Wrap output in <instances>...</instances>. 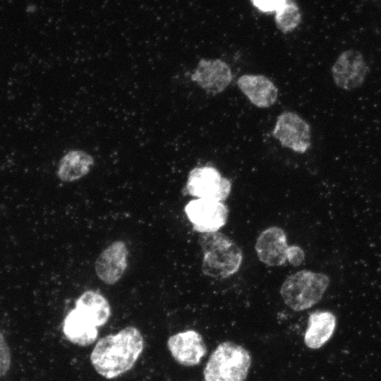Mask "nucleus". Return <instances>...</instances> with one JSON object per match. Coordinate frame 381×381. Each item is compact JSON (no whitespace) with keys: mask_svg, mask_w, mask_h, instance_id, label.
<instances>
[{"mask_svg":"<svg viewBox=\"0 0 381 381\" xmlns=\"http://www.w3.org/2000/svg\"><path fill=\"white\" fill-rule=\"evenodd\" d=\"M144 348V339L135 327L101 338L95 346L90 361L95 370L107 379L116 378L130 370Z\"/></svg>","mask_w":381,"mask_h":381,"instance_id":"obj_1","label":"nucleus"},{"mask_svg":"<svg viewBox=\"0 0 381 381\" xmlns=\"http://www.w3.org/2000/svg\"><path fill=\"white\" fill-rule=\"evenodd\" d=\"M199 241L203 253L202 270L205 274L224 279L238 270L242 261L241 250L226 236L217 231L204 233Z\"/></svg>","mask_w":381,"mask_h":381,"instance_id":"obj_2","label":"nucleus"},{"mask_svg":"<svg viewBox=\"0 0 381 381\" xmlns=\"http://www.w3.org/2000/svg\"><path fill=\"white\" fill-rule=\"evenodd\" d=\"M250 353L242 346L226 341L211 353L203 370L205 381H246L250 367Z\"/></svg>","mask_w":381,"mask_h":381,"instance_id":"obj_3","label":"nucleus"},{"mask_svg":"<svg viewBox=\"0 0 381 381\" xmlns=\"http://www.w3.org/2000/svg\"><path fill=\"white\" fill-rule=\"evenodd\" d=\"M329 284L328 277L322 273L301 270L284 280L280 294L289 308L301 311L318 303Z\"/></svg>","mask_w":381,"mask_h":381,"instance_id":"obj_4","label":"nucleus"},{"mask_svg":"<svg viewBox=\"0 0 381 381\" xmlns=\"http://www.w3.org/2000/svg\"><path fill=\"white\" fill-rule=\"evenodd\" d=\"M186 188L192 196L221 202L229 196L231 183L215 168L202 167L189 172Z\"/></svg>","mask_w":381,"mask_h":381,"instance_id":"obj_5","label":"nucleus"},{"mask_svg":"<svg viewBox=\"0 0 381 381\" xmlns=\"http://www.w3.org/2000/svg\"><path fill=\"white\" fill-rule=\"evenodd\" d=\"M272 135L282 147L298 153L306 152L311 145L309 124L294 112L285 111L278 116Z\"/></svg>","mask_w":381,"mask_h":381,"instance_id":"obj_6","label":"nucleus"},{"mask_svg":"<svg viewBox=\"0 0 381 381\" xmlns=\"http://www.w3.org/2000/svg\"><path fill=\"white\" fill-rule=\"evenodd\" d=\"M185 212L193 229L200 233L217 232L226 224L229 213L222 202L202 198L190 201Z\"/></svg>","mask_w":381,"mask_h":381,"instance_id":"obj_7","label":"nucleus"},{"mask_svg":"<svg viewBox=\"0 0 381 381\" xmlns=\"http://www.w3.org/2000/svg\"><path fill=\"white\" fill-rule=\"evenodd\" d=\"M369 68L363 54L355 49L341 52L332 67L334 84L344 90H353L365 81Z\"/></svg>","mask_w":381,"mask_h":381,"instance_id":"obj_8","label":"nucleus"},{"mask_svg":"<svg viewBox=\"0 0 381 381\" xmlns=\"http://www.w3.org/2000/svg\"><path fill=\"white\" fill-rule=\"evenodd\" d=\"M167 344L174 359L184 366L198 365L207 352L202 336L195 330L174 334Z\"/></svg>","mask_w":381,"mask_h":381,"instance_id":"obj_9","label":"nucleus"},{"mask_svg":"<svg viewBox=\"0 0 381 381\" xmlns=\"http://www.w3.org/2000/svg\"><path fill=\"white\" fill-rule=\"evenodd\" d=\"M191 80L206 92L215 95L224 91L232 80L231 71L226 63L220 59H201Z\"/></svg>","mask_w":381,"mask_h":381,"instance_id":"obj_10","label":"nucleus"},{"mask_svg":"<svg viewBox=\"0 0 381 381\" xmlns=\"http://www.w3.org/2000/svg\"><path fill=\"white\" fill-rule=\"evenodd\" d=\"M289 248L286 234L277 226H272L263 231L255 244L259 260L269 266L285 264Z\"/></svg>","mask_w":381,"mask_h":381,"instance_id":"obj_11","label":"nucleus"},{"mask_svg":"<svg viewBox=\"0 0 381 381\" xmlns=\"http://www.w3.org/2000/svg\"><path fill=\"white\" fill-rule=\"evenodd\" d=\"M127 255L128 250L123 241H117L110 244L96 260L97 277L107 284L117 282L127 267Z\"/></svg>","mask_w":381,"mask_h":381,"instance_id":"obj_12","label":"nucleus"},{"mask_svg":"<svg viewBox=\"0 0 381 381\" xmlns=\"http://www.w3.org/2000/svg\"><path fill=\"white\" fill-rule=\"evenodd\" d=\"M237 84L251 103L258 107H270L277 99L276 86L264 75H243L238 79Z\"/></svg>","mask_w":381,"mask_h":381,"instance_id":"obj_13","label":"nucleus"},{"mask_svg":"<svg viewBox=\"0 0 381 381\" xmlns=\"http://www.w3.org/2000/svg\"><path fill=\"white\" fill-rule=\"evenodd\" d=\"M337 320L329 311H315L308 318V327L304 335V343L311 349H318L332 337Z\"/></svg>","mask_w":381,"mask_h":381,"instance_id":"obj_14","label":"nucleus"},{"mask_svg":"<svg viewBox=\"0 0 381 381\" xmlns=\"http://www.w3.org/2000/svg\"><path fill=\"white\" fill-rule=\"evenodd\" d=\"M63 332L66 338L81 346L92 344L98 336L97 327L77 309L71 310L63 323Z\"/></svg>","mask_w":381,"mask_h":381,"instance_id":"obj_15","label":"nucleus"},{"mask_svg":"<svg viewBox=\"0 0 381 381\" xmlns=\"http://www.w3.org/2000/svg\"><path fill=\"white\" fill-rule=\"evenodd\" d=\"M93 164L90 155L81 150H72L61 159L57 176L62 181L72 182L85 176Z\"/></svg>","mask_w":381,"mask_h":381,"instance_id":"obj_16","label":"nucleus"},{"mask_svg":"<svg viewBox=\"0 0 381 381\" xmlns=\"http://www.w3.org/2000/svg\"><path fill=\"white\" fill-rule=\"evenodd\" d=\"M75 309L85 315L97 327L107 323L111 308L107 299L101 294L87 291L76 301Z\"/></svg>","mask_w":381,"mask_h":381,"instance_id":"obj_17","label":"nucleus"},{"mask_svg":"<svg viewBox=\"0 0 381 381\" xmlns=\"http://www.w3.org/2000/svg\"><path fill=\"white\" fill-rule=\"evenodd\" d=\"M275 12L277 27L283 33L291 32L301 21L299 8L293 0H286Z\"/></svg>","mask_w":381,"mask_h":381,"instance_id":"obj_18","label":"nucleus"},{"mask_svg":"<svg viewBox=\"0 0 381 381\" xmlns=\"http://www.w3.org/2000/svg\"><path fill=\"white\" fill-rule=\"evenodd\" d=\"M11 352L9 347L0 332V377L6 374L11 365Z\"/></svg>","mask_w":381,"mask_h":381,"instance_id":"obj_19","label":"nucleus"},{"mask_svg":"<svg viewBox=\"0 0 381 381\" xmlns=\"http://www.w3.org/2000/svg\"><path fill=\"white\" fill-rule=\"evenodd\" d=\"M286 0H252L253 4L259 10L267 12L277 11Z\"/></svg>","mask_w":381,"mask_h":381,"instance_id":"obj_20","label":"nucleus"},{"mask_svg":"<svg viewBox=\"0 0 381 381\" xmlns=\"http://www.w3.org/2000/svg\"><path fill=\"white\" fill-rule=\"evenodd\" d=\"M305 254L303 250L297 246H291L289 248L287 261L292 265L298 266L304 260Z\"/></svg>","mask_w":381,"mask_h":381,"instance_id":"obj_21","label":"nucleus"}]
</instances>
